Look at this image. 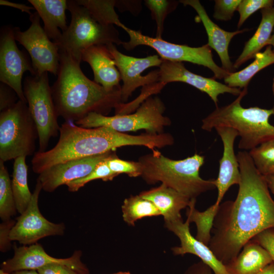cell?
<instances>
[{"label": "cell", "mask_w": 274, "mask_h": 274, "mask_svg": "<svg viewBox=\"0 0 274 274\" xmlns=\"http://www.w3.org/2000/svg\"><path fill=\"white\" fill-rule=\"evenodd\" d=\"M13 27L3 26L0 33V81L12 88L18 99L27 103L22 85L24 73L37 74L28 55L17 46Z\"/></svg>", "instance_id": "obj_14"}, {"label": "cell", "mask_w": 274, "mask_h": 274, "mask_svg": "<svg viewBox=\"0 0 274 274\" xmlns=\"http://www.w3.org/2000/svg\"><path fill=\"white\" fill-rule=\"evenodd\" d=\"M38 139L36 125L27 103L18 99L0 113V160L32 155Z\"/></svg>", "instance_id": "obj_7"}, {"label": "cell", "mask_w": 274, "mask_h": 274, "mask_svg": "<svg viewBox=\"0 0 274 274\" xmlns=\"http://www.w3.org/2000/svg\"><path fill=\"white\" fill-rule=\"evenodd\" d=\"M139 161L142 166L141 176L147 183L161 182L190 199L216 188L215 179L204 180L199 176L204 162L203 156L195 154L183 159L174 160L155 150L141 157Z\"/></svg>", "instance_id": "obj_4"}, {"label": "cell", "mask_w": 274, "mask_h": 274, "mask_svg": "<svg viewBox=\"0 0 274 274\" xmlns=\"http://www.w3.org/2000/svg\"><path fill=\"white\" fill-rule=\"evenodd\" d=\"M179 2L166 0H146L145 4L150 10L151 16L156 23V38H161L164 22L166 16L174 11Z\"/></svg>", "instance_id": "obj_33"}, {"label": "cell", "mask_w": 274, "mask_h": 274, "mask_svg": "<svg viewBox=\"0 0 274 274\" xmlns=\"http://www.w3.org/2000/svg\"><path fill=\"white\" fill-rule=\"evenodd\" d=\"M272 64H274V52L271 46H267L263 52L255 55L254 61L246 67L230 73L224 79V83L232 88L248 87L250 81L258 72Z\"/></svg>", "instance_id": "obj_26"}, {"label": "cell", "mask_w": 274, "mask_h": 274, "mask_svg": "<svg viewBox=\"0 0 274 274\" xmlns=\"http://www.w3.org/2000/svg\"><path fill=\"white\" fill-rule=\"evenodd\" d=\"M242 0H215L213 17L217 20L231 19Z\"/></svg>", "instance_id": "obj_37"}, {"label": "cell", "mask_w": 274, "mask_h": 274, "mask_svg": "<svg viewBox=\"0 0 274 274\" xmlns=\"http://www.w3.org/2000/svg\"><path fill=\"white\" fill-rule=\"evenodd\" d=\"M122 29L129 37L128 42L122 44L127 50L130 51L140 45L147 46L154 49L162 60L180 62L187 61L207 67L213 72L216 79H224L230 74L214 61L212 49L208 44L192 47L174 44L162 38L145 36L140 30L130 29L125 25Z\"/></svg>", "instance_id": "obj_10"}, {"label": "cell", "mask_w": 274, "mask_h": 274, "mask_svg": "<svg viewBox=\"0 0 274 274\" xmlns=\"http://www.w3.org/2000/svg\"><path fill=\"white\" fill-rule=\"evenodd\" d=\"M220 136L223 146L222 156L219 160L218 177L214 180L218 195L215 203L219 205L229 188L234 184L238 185L241 175L237 156L234 150V143L238 135L234 129L226 126L215 128Z\"/></svg>", "instance_id": "obj_18"}, {"label": "cell", "mask_w": 274, "mask_h": 274, "mask_svg": "<svg viewBox=\"0 0 274 274\" xmlns=\"http://www.w3.org/2000/svg\"><path fill=\"white\" fill-rule=\"evenodd\" d=\"M18 98L15 91L7 85L1 82L0 84V111L6 110L16 102Z\"/></svg>", "instance_id": "obj_39"}, {"label": "cell", "mask_w": 274, "mask_h": 274, "mask_svg": "<svg viewBox=\"0 0 274 274\" xmlns=\"http://www.w3.org/2000/svg\"><path fill=\"white\" fill-rule=\"evenodd\" d=\"M269 190L274 195V175L264 176Z\"/></svg>", "instance_id": "obj_44"}, {"label": "cell", "mask_w": 274, "mask_h": 274, "mask_svg": "<svg viewBox=\"0 0 274 274\" xmlns=\"http://www.w3.org/2000/svg\"><path fill=\"white\" fill-rule=\"evenodd\" d=\"M249 153L262 175H274V139L262 143L250 150Z\"/></svg>", "instance_id": "obj_32"}, {"label": "cell", "mask_w": 274, "mask_h": 274, "mask_svg": "<svg viewBox=\"0 0 274 274\" xmlns=\"http://www.w3.org/2000/svg\"><path fill=\"white\" fill-rule=\"evenodd\" d=\"M247 93L248 87L244 88L232 102L216 107L202 120L201 125L203 130L209 132L218 126L234 129L241 137L238 148L246 151L274 139V126L269 122L273 115L272 109L243 107L241 100Z\"/></svg>", "instance_id": "obj_5"}, {"label": "cell", "mask_w": 274, "mask_h": 274, "mask_svg": "<svg viewBox=\"0 0 274 274\" xmlns=\"http://www.w3.org/2000/svg\"><path fill=\"white\" fill-rule=\"evenodd\" d=\"M78 4L84 7L98 23L105 25H116L123 28L125 26L121 22L114 8L116 1L114 0H76Z\"/></svg>", "instance_id": "obj_30"}, {"label": "cell", "mask_w": 274, "mask_h": 274, "mask_svg": "<svg viewBox=\"0 0 274 274\" xmlns=\"http://www.w3.org/2000/svg\"><path fill=\"white\" fill-rule=\"evenodd\" d=\"M57 78L51 87L58 116L74 122L91 113L107 116L121 104V86L108 91L82 72L80 63L60 51Z\"/></svg>", "instance_id": "obj_3"}, {"label": "cell", "mask_w": 274, "mask_h": 274, "mask_svg": "<svg viewBox=\"0 0 274 274\" xmlns=\"http://www.w3.org/2000/svg\"><path fill=\"white\" fill-rule=\"evenodd\" d=\"M272 262L268 251L251 239L225 266L229 274H256Z\"/></svg>", "instance_id": "obj_24"}, {"label": "cell", "mask_w": 274, "mask_h": 274, "mask_svg": "<svg viewBox=\"0 0 274 274\" xmlns=\"http://www.w3.org/2000/svg\"><path fill=\"white\" fill-rule=\"evenodd\" d=\"M151 201L163 216L164 222L182 219L180 212L188 207L191 199L164 184L139 194Z\"/></svg>", "instance_id": "obj_22"}, {"label": "cell", "mask_w": 274, "mask_h": 274, "mask_svg": "<svg viewBox=\"0 0 274 274\" xmlns=\"http://www.w3.org/2000/svg\"><path fill=\"white\" fill-rule=\"evenodd\" d=\"M241 179L235 200L220 203L209 247L224 265L263 231L274 229V200L264 177L246 151L237 154Z\"/></svg>", "instance_id": "obj_1"}, {"label": "cell", "mask_w": 274, "mask_h": 274, "mask_svg": "<svg viewBox=\"0 0 274 274\" xmlns=\"http://www.w3.org/2000/svg\"><path fill=\"white\" fill-rule=\"evenodd\" d=\"M269 253L274 262V229L265 230L256 235L253 239Z\"/></svg>", "instance_id": "obj_40"}, {"label": "cell", "mask_w": 274, "mask_h": 274, "mask_svg": "<svg viewBox=\"0 0 274 274\" xmlns=\"http://www.w3.org/2000/svg\"><path fill=\"white\" fill-rule=\"evenodd\" d=\"M262 18L254 35L246 42L242 52L233 63L235 69L251 58L266 46L274 28V6L262 9Z\"/></svg>", "instance_id": "obj_25"}, {"label": "cell", "mask_w": 274, "mask_h": 274, "mask_svg": "<svg viewBox=\"0 0 274 274\" xmlns=\"http://www.w3.org/2000/svg\"><path fill=\"white\" fill-rule=\"evenodd\" d=\"M16 221L12 219L3 221L0 224V251L6 252L12 247L10 235L11 231L15 225Z\"/></svg>", "instance_id": "obj_38"}, {"label": "cell", "mask_w": 274, "mask_h": 274, "mask_svg": "<svg viewBox=\"0 0 274 274\" xmlns=\"http://www.w3.org/2000/svg\"><path fill=\"white\" fill-rule=\"evenodd\" d=\"M39 274H79L73 269L60 264H50L37 270Z\"/></svg>", "instance_id": "obj_41"}, {"label": "cell", "mask_w": 274, "mask_h": 274, "mask_svg": "<svg viewBox=\"0 0 274 274\" xmlns=\"http://www.w3.org/2000/svg\"><path fill=\"white\" fill-rule=\"evenodd\" d=\"M81 59L90 65L96 83L108 91L121 86L119 72L106 45H94L87 48L83 52Z\"/></svg>", "instance_id": "obj_21"}, {"label": "cell", "mask_w": 274, "mask_h": 274, "mask_svg": "<svg viewBox=\"0 0 274 274\" xmlns=\"http://www.w3.org/2000/svg\"><path fill=\"white\" fill-rule=\"evenodd\" d=\"M42 190L37 180L31 200L26 210L16 219L10 233V239L23 246L37 243L41 239L49 236L63 235L65 226L63 223H54L45 218L39 208V198Z\"/></svg>", "instance_id": "obj_13"}, {"label": "cell", "mask_w": 274, "mask_h": 274, "mask_svg": "<svg viewBox=\"0 0 274 274\" xmlns=\"http://www.w3.org/2000/svg\"><path fill=\"white\" fill-rule=\"evenodd\" d=\"M25 158L26 157L22 156L14 159L11 181L16 208L20 215L27 209L32 194L28 186V167Z\"/></svg>", "instance_id": "obj_27"}, {"label": "cell", "mask_w": 274, "mask_h": 274, "mask_svg": "<svg viewBox=\"0 0 274 274\" xmlns=\"http://www.w3.org/2000/svg\"><path fill=\"white\" fill-rule=\"evenodd\" d=\"M165 109L159 97H150L132 114L107 116L91 113L75 123L84 128L108 127L122 133L144 129L147 133L159 134L171 123L170 119L163 115Z\"/></svg>", "instance_id": "obj_8"}, {"label": "cell", "mask_w": 274, "mask_h": 274, "mask_svg": "<svg viewBox=\"0 0 274 274\" xmlns=\"http://www.w3.org/2000/svg\"><path fill=\"white\" fill-rule=\"evenodd\" d=\"M11 274H39L36 270H21L11 273Z\"/></svg>", "instance_id": "obj_46"}, {"label": "cell", "mask_w": 274, "mask_h": 274, "mask_svg": "<svg viewBox=\"0 0 274 274\" xmlns=\"http://www.w3.org/2000/svg\"><path fill=\"white\" fill-rule=\"evenodd\" d=\"M0 4L1 5L8 6L9 7L15 8L16 9L20 10L22 12H25L26 13H27L29 15L32 14L30 12V10L35 9L33 7H29L24 4L10 2L6 0H1Z\"/></svg>", "instance_id": "obj_43"}, {"label": "cell", "mask_w": 274, "mask_h": 274, "mask_svg": "<svg viewBox=\"0 0 274 274\" xmlns=\"http://www.w3.org/2000/svg\"><path fill=\"white\" fill-rule=\"evenodd\" d=\"M190 223L188 219L184 222L182 218L164 222V226L180 239V246L172 248L175 255L191 254L198 257L208 265L215 274H229L225 265L220 262L208 246L193 237L190 231Z\"/></svg>", "instance_id": "obj_19"}, {"label": "cell", "mask_w": 274, "mask_h": 274, "mask_svg": "<svg viewBox=\"0 0 274 274\" xmlns=\"http://www.w3.org/2000/svg\"><path fill=\"white\" fill-rule=\"evenodd\" d=\"M111 274H131L129 271H118Z\"/></svg>", "instance_id": "obj_49"}, {"label": "cell", "mask_w": 274, "mask_h": 274, "mask_svg": "<svg viewBox=\"0 0 274 274\" xmlns=\"http://www.w3.org/2000/svg\"><path fill=\"white\" fill-rule=\"evenodd\" d=\"M17 212L11 180L4 162L0 160V217L3 221L7 220Z\"/></svg>", "instance_id": "obj_31"}, {"label": "cell", "mask_w": 274, "mask_h": 274, "mask_svg": "<svg viewBox=\"0 0 274 274\" xmlns=\"http://www.w3.org/2000/svg\"><path fill=\"white\" fill-rule=\"evenodd\" d=\"M256 274H274V262H271Z\"/></svg>", "instance_id": "obj_45"}, {"label": "cell", "mask_w": 274, "mask_h": 274, "mask_svg": "<svg viewBox=\"0 0 274 274\" xmlns=\"http://www.w3.org/2000/svg\"><path fill=\"white\" fill-rule=\"evenodd\" d=\"M0 274H11V273L5 271L4 270L1 269H0Z\"/></svg>", "instance_id": "obj_50"}, {"label": "cell", "mask_w": 274, "mask_h": 274, "mask_svg": "<svg viewBox=\"0 0 274 274\" xmlns=\"http://www.w3.org/2000/svg\"><path fill=\"white\" fill-rule=\"evenodd\" d=\"M40 17L36 11L29 15L31 24L21 31L13 27L15 39L27 50L37 75L50 72L58 74L60 65L59 50L57 45L50 41L40 24Z\"/></svg>", "instance_id": "obj_11"}, {"label": "cell", "mask_w": 274, "mask_h": 274, "mask_svg": "<svg viewBox=\"0 0 274 274\" xmlns=\"http://www.w3.org/2000/svg\"><path fill=\"white\" fill-rule=\"evenodd\" d=\"M14 255L3 261L1 269L9 273L21 270H36L50 264L66 265L79 274H89V270L81 260L82 252L74 251L65 258H57L48 254L42 246L38 243L28 246L17 247L15 245Z\"/></svg>", "instance_id": "obj_16"}, {"label": "cell", "mask_w": 274, "mask_h": 274, "mask_svg": "<svg viewBox=\"0 0 274 274\" xmlns=\"http://www.w3.org/2000/svg\"><path fill=\"white\" fill-rule=\"evenodd\" d=\"M158 69L156 82L143 87L142 92L147 97L157 93L168 83L181 82L190 85L200 91L207 93L218 107V96L225 93L238 96L241 89L232 88L215 79L202 77L188 70L180 62L163 60Z\"/></svg>", "instance_id": "obj_12"}, {"label": "cell", "mask_w": 274, "mask_h": 274, "mask_svg": "<svg viewBox=\"0 0 274 274\" xmlns=\"http://www.w3.org/2000/svg\"><path fill=\"white\" fill-rule=\"evenodd\" d=\"M44 22V29L49 39L56 43L65 31L66 0H28Z\"/></svg>", "instance_id": "obj_23"}, {"label": "cell", "mask_w": 274, "mask_h": 274, "mask_svg": "<svg viewBox=\"0 0 274 274\" xmlns=\"http://www.w3.org/2000/svg\"><path fill=\"white\" fill-rule=\"evenodd\" d=\"M111 170L117 176L121 174H127L130 177L141 176L142 166L139 161L122 160L115 155L107 160Z\"/></svg>", "instance_id": "obj_35"}, {"label": "cell", "mask_w": 274, "mask_h": 274, "mask_svg": "<svg viewBox=\"0 0 274 274\" xmlns=\"http://www.w3.org/2000/svg\"><path fill=\"white\" fill-rule=\"evenodd\" d=\"M23 92L27 104L38 132L39 150L46 151L49 142L59 132L57 113L51 87L49 85L48 72L41 75L25 77Z\"/></svg>", "instance_id": "obj_9"}, {"label": "cell", "mask_w": 274, "mask_h": 274, "mask_svg": "<svg viewBox=\"0 0 274 274\" xmlns=\"http://www.w3.org/2000/svg\"><path fill=\"white\" fill-rule=\"evenodd\" d=\"M111 54L118 68L121 80V101L126 102L134 90L142 86L154 83L158 77V69L152 71L145 76L142 73L146 69L159 67L163 60L158 55H150L144 58H138L126 55L119 52L114 44L106 45Z\"/></svg>", "instance_id": "obj_15"}, {"label": "cell", "mask_w": 274, "mask_h": 274, "mask_svg": "<svg viewBox=\"0 0 274 274\" xmlns=\"http://www.w3.org/2000/svg\"><path fill=\"white\" fill-rule=\"evenodd\" d=\"M123 220L128 225L146 217L161 215L158 209L150 201L139 195H131L124 199L121 207Z\"/></svg>", "instance_id": "obj_29"}, {"label": "cell", "mask_w": 274, "mask_h": 274, "mask_svg": "<svg viewBox=\"0 0 274 274\" xmlns=\"http://www.w3.org/2000/svg\"><path fill=\"white\" fill-rule=\"evenodd\" d=\"M196 199H192L187 210V219L190 223L194 222L197 228L195 238L209 246L215 218L219 205L215 203L203 212H199L195 208Z\"/></svg>", "instance_id": "obj_28"}, {"label": "cell", "mask_w": 274, "mask_h": 274, "mask_svg": "<svg viewBox=\"0 0 274 274\" xmlns=\"http://www.w3.org/2000/svg\"><path fill=\"white\" fill-rule=\"evenodd\" d=\"M271 46L272 48V50L274 52V28L273 30V33L271 35L270 39L268 41L266 46Z\"/></svg>", "instance_id": "obj_47"}, {"label": "cell", "mask_w": 274, "mask_h": 274, "mask_svg": "<svg viewBox=\"0 0 274 274\" xmlns=\"http://www.w3.org/2000/svg\"><path fill=\"white\" fill-rule=\"evenodd\" d=\"M67 2L71 21L59 41L55 43L60 51L66 52L80 64L83 52L91 46L122 44L114 25L100 24L86 8L76 1L70 0Z\"/></svg>", "instance_id": "obj_6"}, {"label": "cell", "mask_w": 274, "mask_h": 274, "mask_svg": "<svg viewBox=\"0 0 274 274\" xmlns=\"http://www.w3.org/2000/svg\"><path fill=\"white\" fill-rule=\"evenodd\" d=\"M273 6V0H242L236 10L239 14L237 28H240L246 20L255 12Z\"/></svg>", "instance_id": "obj_36"}, {"label": "cell", "mask_w": 274, "mask_h": 274, "mask_svg": "<svg viewBox=\"0 0 274 274\" xmlns=\"http://www.w3.org/2000/svg\"><path fill=\"white\" fill-rule=\"evenodd\" d=\"M116 154L114 151L56 164L39 174L42 190L52 192L58 187L88 175L101 161Z\"/></svg>", "instance_id": "obj_17"}, {"label": "cell", "mask_w": 274, "mask_h": 274, "mask_svg": "<svg viewBox=\"0 0 274 274\" xmlns=\"http://www.w3.org/2000/svg\"><path fill=\"white\" fill-rule=\"evenodd\" d=\"M272 93H273V96H274V77H273V82H272ZM272 110L273 112V115H274V103H273V107L272 108Z\"/></svg>", "instance_id": "obj_48"}, {"label": "cell", "mask_w": 274, "mask_h": 274, "mask_svg": "<svg viewBox=\"0 0 274 274\" xmlns=\"http://www.w3.org/2000/svg\"><path fill=\"white\" fill-rule=\"evenodd\" d=\"M184 6H190L197 12L208 37V45L217 53L222 63V67L229 73L235 70L228 53L229 45L232 38L249 29L245 28L234 31H227L221 28L208 16L204 7L198 0H182L179 1Z\"/></svg>", "instance_id": "obj_20"}, {"label": "cell", "mask_w": 274, "mask_h": 274, "mask_svg": "<svg viewBox=\"0 0 274 274\" xmlns=\"http://www.w3.org/2000/svg\"><path fill=\"white\" fill-rule=\"evenodd\" d=\"M213 270L201 261L189 266L184 274H213Z\"/></svg>", "instance_id": "obj_42"}, {"label": "cell", "mask_w": 274, "mask_h": 274, "mask_svg": "<svg viewBox=\"0 0 274 274\" xmlns=\"http://www.w3.org/2000/svg\"><path fill=\"white\" fill-rule=\"evenodd\" d=\"M107 159L99 162L87 176L67 184L66 185L68 190L70 192H76L87 183L97 179H101L105 182L113 180L117 176L109 168L107 162Z\"/></svg>", "instance_id": "obj_34"}, {"label": "cell", "mask_w": 274, "mask_h": 274, "mask_svg": "<svg viewBox=\"0 0 274 274\" xmlns=\"http://www.w3.org/2000/svg\"><path fill=\"white\" fill-rule=\"evenodd\" d=\"M53 148L35 154L31 164L36 174L59 163L102 154L122 146H143L153 151L164 147L167 142L163 133L132 135L105 127L84 128L71 121L62 124Z\"/></svg>", "instance_id": "obj_2"}]
</instances>
